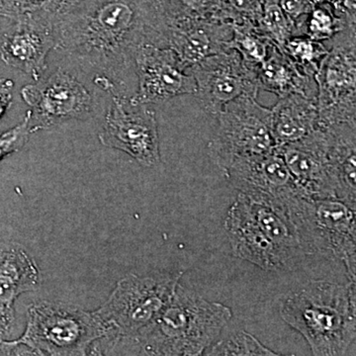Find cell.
Instances as JSON below:
<instances>
[{
	"mask_svg": "<svg viewBox=\"0 0 356 356\" xmlns=\"http://www.w3.org/2000/svg\"><path fill=\"white\" fill-rule=\"evenodd\" d=\"M170 16L161 0H84L54 21L56 49L96 79H120L143 44L165 47Z\"/></svg>",
	"mask_w": 356,
	"mask_h": 356,
	"instance_id": "1",
	"label": "cell"
},
{
	"mask_svg": "<svg viewBox=\"0 0 356 356\" xmlns=\"http://www.w3.org/2000/svg\"><path fill=\"white\" fill-rule=\"evenodd\" d=\"M280 316L314 355H346L356 341V308L348 280H311L281 302Z\"/></svg>",
	"mask_w": 356,
	"mask_h": 356,
	"instance_id": "2",
	"label": "cell"
},
{
	"mask_svg": "<svg viewBox=\"0 0 356 356\" xmlns=\"http://www.w3.org/2000/svg\"><path fill=\"white\" fill-rule=\"evenodd\" d=\"M224 225L238 259L266 271L293 270L299 266L298 234L275 206L238 193Z\"/></svg>",
	"mask_w": 356,
	"mask_h": 356,
	"instance_id": "3",
	"label": "cell"
},
{
	"mask_svg": "<svg viewBox=\"0 0 356 356\" xmlns=\"http://www.w3.org/2000/svg\"><path fill=\"white\" fill-rule=\"evenodd\" d=\"M231 318L229 307L208 301L179 283L168 305L135 341L147 355H201Z\"/></svg>",
	"mask_w": 356,
	"mask_h": 356,
	"instance_id": "4",
	"label": "cell"
},
{
	"mask_svg": "<svg viewBox=\"0 0 356 356\" xmlns=\"http://www.w3.org/2000/svg\"><path fill=\"white\" fill-rule=\"evenodd\" d=\"M110 337L111 330L95 312L43 301L30 306L25 332L14 341L35 355H88L93 343Z\"/></svg>",
	"mask_w": 356,
	"mask_h": 356,
	"instance_id": "5",
	"label": "cell"
},
{
	"mask_svg": "<svg viewBox=\"0 0 356 356\" xmlns=\"http://www.w3.org/2000/svg\"><path fill=\"white\" fill-rule=\"evenodd\" d=\"M288 213L306 255L343 262L356 248V205L332 196L293 199Z\"/></svg>",
	"mask_w": 356,
	"mask_h": 356,
	"instance_id": "6",
	"label": "cell"
},
{
	"mask_svg": "<svg viewBox=\"0 0 356 356\" xmlns=\"http://www.w3.org/2000/svg\"><path fill=\"white\" fill-rule=\"evenodd\" d=\"M182 275V271L143 277L129 274L95 313L108 325L112 337L135 341L168 305Z\"/></svg>",
	"mask_w": 356,
	"mask_h": 356,
	"instance_id": "7",
	"label": "cell"
},
{
	"mask_svg": "<svg viewBox=\"0 0 356 356\" xmlns=\"http://www.w3.org/2000/svg\"><path fill=\"white\" fill-rule=\"evenodd\" d=\"M217 116V132L207 149L213 163L222 172L238 159L276 149L271 132V109L259 104L257 96H240Z\"/></svg>",
	"mask_w": 356,
	"mask_h": 356,
	"instance_id": "8",
	"label": "cell"
},
{
	"mask_svg": "<svg viewBox=\"0 0 356 356\" xmlns=\"http://www.w3.org/2000/svg\"><path fill=\"white\" fill-rule=\"evenodd\" d=\"M332 41L315 76L318 127L323 129L356 121L355 23L348 19Z\"/></svg>",
	"mask_w": 356,
	"mask_h": 356,
	"instance_id": "9",
	"label": "cell"
},
{
	"mask_svg": "<svg viewBox=\"0 0 356 356\" xmlns=\"http://www.w3.org/2000/svg\"><path fill=\"white\" fill-rule=\"evenodd\" d=\"M21 95L31 107L32 133L72 119L88 118L92 111V96L88 89L63 69L25 86Z\"/></svg>",
	"mask_w": 356,
	"mask_h": 356,
	"instance_id": "10",
	"label": "cell"
},
{
	"mask_svg": "<svg viewBox=\"0 0 356 356\" xmlns=\"http://www.w3.org/2000/svg\"><path fill=\"white\" fill-rule=\"evenodd\" d=\"M191 70L197 86L196 95L203 108L213 115L240 96H257L261 89L257 69L232 49L204 58Z\"/></svg>",
	"mask_w": 356,
	"mask_h": 356,
	"instance_id": "11",
	"label": "cell"
},
{
	"mask_svg": "<svg viewBox=\"0 0 356 356\" xmlns=\"http://www.w3.org/2000/svg\"><path fill=\"white\" fill-rule=\"evenodd\" d=\"M135 65L139 84L130 99L133 106L196 95L197 86L191 70L170 47L143 44L136 51Z\"/></svg>",
	"mask_w": 356,
	"mask_h": 356,
	"instance_id": "12",
	"label": "cell"
},
{
	"mask_svg": "<svg viewBox=\"0 0 356 356\" xmlns=\"http://www.w3.org/2000/svg\"><path fill=\"white\" fill-rule=\"evenodd\" d=\"M113 102L98 135L103 146L119 149L146 168L161 163L158 122L156 112L143 108L128 112L121 96L113 95Z\"/></svg>",
	"mask_w": 356,
	"mask_h": 356,
	"instance_id": "13",
	"label": "cell"
},
{
	"mask_svg": "<svg viewBox=\"0 0 356 356\" xmlns=\"http://www.w3.org/2000/svg\"><path fill=\"white\" fill-rule=\"evenodd\" d=\"M224 173L238 193L250 198L287 208L293 199L304 196L277 149L238 159Z\"/></svg>",
	"mask_w": 356,
	"mask_h": 356,
	"instance_id": "14",
	"label": "cell"
},
{
	"mask_svg": "<svg viewBox=\"0 0 356 356\" xmlns=\"http://www.w3.org/2000/svg\"><path fill=\"white\" fill-rule=\"evenodd\" d=\"M232 36L231 24L180 9L168 24L165 46L172 48L182 64L191 70L204 58L228 50Z\"/></svg>",
	"mask_w": 356,
	"mask_h": 356,
	"instance_id": "15",
	"label": "cell"
},
{
	"mask_svg": "<svg viewBox=\"0 0 356 356\" xmlns=\"http://www.w3.org/2000/svg\"><path fill=\"white\" fill-rule=\"evenodd\" d=\"M14 21L10 28L0 33V58L7 65L39 81L48 69L49 53L56 49L53 24L35 14Z\"/></svg>",
	"mask_w": 356,
	"mask_h": 356,
	"instance_id": "16",
	"label": "cell"
},
{
	"mask_svg": "<svg viewBox=\"0 0 356 356\" xmlns=\"http://www.w3.org/2000/svg\"><path fill=\"white\" fill-rule=\"evenodd\" d=\"M276 149L305 197L337 196L325 129L318 128L303 139Z\"/></svg>",
	"mask_w": 356,
	"mask_h": 356,
	"instance_id": "17",
	"label": "cell"
},
{
	"mask_svg": "<svg viewBox=\"0 0 356 356\" xmlns=\"http://www.w3.org/2000/svg\"><path fill=\"white\" fill-rule=\"evenodd\" d=\"M318 128L316 98L291 93L280 97L271 109V132L276 147L303 139Z\"/></svg>",
	"mask_w": 356,
	"mask_h": 356,
	"instance_id": "18",
	"label": "cell"
},
{
	"mask_svg": "<svg viewBox=\"0 0 356 356\" xmlns=\"http://www.w3.org/2000/svg\"><path fill=\"white\" fill-rule=\"evenodd\" d=\"M259 88L278 97L301 93L317 99L315 77L307 74L280 47L273 44L268 56L257 67Z\"/></svg>",
	"mask_w": 356,
	"mask_h": 356,
	"instance_id": "19",
	"label": "cell"
},
{
	"mask_svg": "<svg viewBox=\"0 0 356 356\" xmlns=\"http://www.w3.org/2000/svg\"><path fill=\"white\" fill-rule=\"evenodd\" d=\"M325 130L337 197L356 205V121Z\"/></svg>",
	"mask_w": 356,
	"mask_h": 356,
	"instance_id": "20",
	"label": "cell"
},
{
	"mask_svg": "<svg viewBox=\"0 0 356 356\" xmlns=\"http://www.w3.org/2000/svg\"><path fill=\"white\" fill-rule=\"evenodd\" d=\"M39 285L38 266L24 248L0 243V301L14 305L19 295L34 291Z\"/></svg>",
	"mask_w": 356,
	"mask_h": 356,
	"instance_id": "21",
	"label": "cell"
},
{
	"mask_svg": "<svg viewBox=\"0 0 356 356\" xmlns=\"http://www.w3.org/2000/svg\"><path fill=\"white\" fill-rule=\"evenodd\" d=\"M232 27L233 36L227 48L238 51L245 64L257 69L266 60L274 44L262 34L257 25L245 23Z\"/></svg>",
	"mask_w": 356,
	"mask_h": 356,
	"instance_id": "22",
	"label": "cell"
},
{
	"mask_svg": "<svg viewBox=\"0 0 356 356\" xmlns=\"http://www.w3.org/2000/svg\"><path fill=\"white\" fill-rule=\"evenodd\" d=\"M257 27L262 34L282 50L288 40L299 34L298 24L283 10L280 0H264Z\"/></svg>",
	"mask_w": 356,
	"mask_h": 356,
	"instance_id": "23",
	"label": "cell"
},
{
	"mask_svg": "<svg viewBox=\"0 0 356 356\" xmlns=\"http://www.w3.org/2000/svg\"><path fill=\"white\" fill-rule=\"evenodd\" d=\"M283 51L307 74L315 77L327 50L323 42L316 41L306 34H296L288 40Z\"/></svg>",
	"mask_w": 356,
	"mask_h": 356,
	"instance_id": "24",
	"label": "cell"
},
{
	"mask_svg": "<svg viewBox=\"0 0 356 356\" xmlns=\"http://www.w3.org/2000/svg\"><path fill=\"white\" fill-rule=\"evenodd\" d=\"M348 19L336 15L327 6H314L305 21L307 36L318 42L332 40L346 27Z\"/></svg>",
	"mask_w": 356,
	"mask_h": 356,
	"instance_id": "25",
	"label": "cell"
},
{
	"mask_svg": "<svg viewBox=\"0 0 356 356\" xmlns=\"http://www.w3.org/2000/svg\"><path fill=\"white\" fill-rule=\"evenodd\" d=\"M209 355H276L257 337L245 332H236L219 341L208 353Z\"/></svg>",
	"mask_w": 356,
	"mask_h": 356,
	"instance_id": "26",
	"label": "cell"
},
{
	"mask_svg": "<svg viewBox=\"0 0 356 356\" xmlns=\"http://www.w3.org/2000/svg\"><path fill=\"white\" fill-rule=\"evenodd\" d=\"M30 119L31 111H28L20 124L0 135V161L10 154L20 151L25 146L30 134H32Z\"/></svg>",
	"mask_w": 356,
	"mask_h": 356,
	"instance_id": "27",
	"label": "cell"
},
{
	"mask_svg": "<svg viewBox=\"0 0 356 356\" xmlns=\"http://www.w3.org/2000/svg\"><path fill=\"white\" fill-rule=\"evenodd\" d=\"M46 0H0V16L17 20L38 10Z\"/></svg>",
	"mask_w": 356,
	"mask_h": 356,
	"instance_id": "28",
	"label": "cell"
},
{
	"mask_svg": "<svg viewBox=\"0 0 356 356\" xmlns=\"http://www.w3.org/2000/svg\"><path fill=\"white\" fill-rule=\"evenodd\" d=\"M83 1L84 0H46L43 6L32 14L53 24L57 18L69 13Z\"/></svg>",
	"mask_w": 356,
	"mask_h": 356,
	"instance_id": "29",
	"label": "cell"
},
{
	"mask_svg": "<svg viewBox=\"0 0 356 356\" xmlns=\"http://www.w3.org/2000/svg\"><path fill=\"white\" fill-rule=\"evenodd\" d=\"M178 1L187 13L217 19L216 15L219 8H217L216 0H178Z\"/></svg>",
	"mask_w": 356,
	"mask_h": 356,
	"instance_id": "30",
	"label": "cell"
},
{
	"mask_svg": "<svg viewBox=\"0 0 356 356\" xmlns=\"http://www.w3.org/2000/svg\"><path fill=\"white\" fill-rule=\"evenodd\" d=\"M280 4L283 10L296 23L301 16L310 13L314 7L310 0H280Z\"/></svg>",
	"mask_w": 356,
	"mask_h": 356,
	"instance_id": "31",
	"label": "cell"
},
{
	"mask_svg": "<svg viewBox=\"0 0 356 356\" xmlns=\"http://www.w3.org/2000/svg\"><path fill=\"white\" fill-rule=\"evenodd\" d=\"M14 320V308L11 304L0 301V341L8 336L13 329Z\"/></svg>",
	"mask_w": 356,
	"mask_h": 356,
	"instance_id": "32",
	"label": "cell"
},
{
	"mask_svg": "<svg viewBox=\"0 0 356 356\" xmlns=\"http://www.w3.org/2000/svg\"><path fill=\"white\" fill-rule=\"evenodd\" d=\"M14 81L9 79H0V118L6 113L13 103Z\"/></svg>",
	"mask_w": 356,
	"mask_h": 356,
	"instance_id": "33",
	"label": "cell"
}]
</instances>
